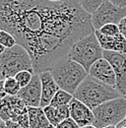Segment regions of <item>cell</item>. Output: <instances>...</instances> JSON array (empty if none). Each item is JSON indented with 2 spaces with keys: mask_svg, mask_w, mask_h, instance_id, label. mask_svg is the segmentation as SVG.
I'll return each instance as SVG.
<instances>
[{
  "mask_svg": "<svg viewBox=\"0 0 126 128\" xmlns=\"http://www.w3.org/2000/svg\"><path fill=\"white\" fill-rule=\"evenodd\" d=\"M0 30L27 49L34 74L48 71L76 42L94 32L91 15L77 0H0Z\"/></svg>",
  "mask_w": 126,
  "mask_h": 128,
  "instance_id": "6da1fadb",
  "label": "cell"
},
{
  "mask_svg": "<svg viewBox=\"0 0 126 128\" xmlns=\"http://www.w3.org/2000/svg\"><path fill=\"white\" fill-rule=\"evenodd\" d=\"M49 72L60 88L71 95H74L81 83L87 78L89 73L79 63L67 56L58 59L53 64Z\"/></svg>",
  "mask_w": 126,
  "mask_h": 128,
  "instance_id": "7a4b0ae2",
  "label": "cell"
},
{
  "mask_svg": "<svg viewBox=\"0 0 126 128\" xmlns=\"http://www.w3.org/2000/svg\"><path fill=\"white\" fill-rule=\"evenodd\" d=\"M73 96L85 104L91 110H94L108 100L122 96L115 88L88 75L78 87Z\"/></svg>",
  "mask_w": 126,
  "mask_h": 128,
  "instance_id": "3957f363",
  "label": "cell"
},
{
  "mask_svg": "<svg viewBox=\"0 0 126 128\" xmlns=\"http://www.w3.org/2000/svg\"><path fill=\"white\" fill-rule=\"evenodd\" d=\"M21 71L34 73L29 52L24 46L17 44L13 48H6L0 55V77L5 80L15 77Z\"/></svg>",
  "mask_w": 126,
  "mask_h": 128,
  "instance_id": "277c9868",
  "label": "cell"
},
{
  "mask_svg": "<svg viewBox=\"0 0 126 128\" xmlns=\"http://www.w3.org/2000/svg\"><path fill=\"white\" fill-rule=\"evenodd\" d=\"M68 58L82 65L89 73L91 66L100 58H104V49L94 32L76 42L68 51Z\"/></svg>",
  "mask_w": 126,
  "mask_h": 128,
  "instance_id": "5b68a950",
  "label": "cell"
},
{
  "mask_svg": "<svg viewBox=\"0 0 126 128\" xmlns=\"http://www.w3.org/2000/svg\"><path fill=\"white\" fill-rule=\"evenodd\" d=\"M94 115V125L104 128L108 125H117L126 116V98L119 96L108 100L93 110Z\"/></svg>",
  "mask_w": 126,
  "mask_h": 128,
  "instance_id": "8992f818",
  "label": "cell"
},
{
  "mask_svg": "<svg viewBox=\"0 0 126 128\" xmlns=\"http://www.w3.org/2000/svg\"><path fill=\"white\" fill-rule=\"evenodd\" d=\"M126 17V8H120L110 0H106L91 15V21L94 31L100 30L102 27L108 24L118 25L120 21Z\"/></svg>",
  "mask_w": 126,
  "mask_h": 128,
  "instance_id": "52a82bcc",
  "label": "cell"
},
{
  "mask_svg": "<svg viewBox=\"0 0 126 128\" xmlns=\"http://www.w3.org/2000/svg\"><path fill=\"white\" fill-rule=\"evenodd\" d=\"M104 58L112 66L115 77V89L122 96H126V54L104 50Z\"/></svg>",
  "mask_w": 126,
  "mask_h": 128,
  "instance_id": "ba28073f",
  "label": "cell"
},
{
  "mask_svg": "<svg viewBox=\"0 0 126 128\" xmlns=\"http://www.w3.org/2000/svg\"><path fill=\"white\" fill-rule=\"evenodd\" d=\"M28 112V106L19 96H7L0 100V117L3 121L15 122L19 115Z\"/></svg>",
  "mask_w": 126,
  "mask_h": 128,
  "instance_id": "9c48e42d",
  "label": "cell"
},
{
  "mask_svg": "<svg viewBox=\"0 0 126 128\" xmlns=\"http://www.w3.org/2000/svg\"><path fill=\"white\" fill-rule=\"evenodd\" d=\"M18 96L22 98L28 108L40 106L42 100V81L40 74H34L32 81L21 89Z\"/></svg>",
  "mask_w": 126,
  "mask_h": 128,
  "instance_id": "30bf717a",
  "label": "cell"
},
{
  "mask_svg": "<svg viewBox=\"0 0 126 128\" xmlns=\"http://www.w3.org/2000/svg\"><path fill=\"white\" fill-rule=\"evenodd\" d=\"M70 117L77 123L79 128L85 127L88 125H94V115L93 110L87 106L85 104L73 98L69 104Z\"/></svg>",
  "mask_w": 126,
  "mask_h": 128,
  "instance_id": "8fae6325",
  "label": "cell"
},
{
  "mask_svg": "<svg viewBox=\"0 0 126 128\" xmlns=\"http://www.w3.org/2000/svg\"><path fill=\"white\" fill-rule=\"evenodd\" d=\"M89 75L110 87L115 88L116 85L115 73L111 64L106 58H100L98 61H96L89 70Z\"/></svg>",
  "mask_w": 126,
  "mask_h": 128,
  "instance_id": "7c38bea8",
  "label": "cell"
},
{
  "mask_svg": "<svg viewBox=\"0 0 126 128\" xmlns=\"http://www.w3.org/2000/svg\"><path fill=\"white\" fill-rule=\"evenodd\" d=\"M40 77L42 81V100H40V106L44 108L48 106L55 96V94L60 90L58 85L52 77L51 73L48 71H44L40 73Z\"/></svg>",
  "mask_w": 126,
  "mask_h": 128,
  "instance_id": "4fadbf2b",
  "label": "cell"
},
{
  "mask_svg": "<svg viewBox=\"0 0 126 128\" xmlns=\"http://www.w3.org/2000/svg\"><path fill=\"white\" fill-rule=\"evenodd\" d=\"M94 34L100 42V44L104 50L114 51L126 54V38L121 34L115 36H108L102 34L98 31H94Z\"/></svg>",
  "mask_w": 126,
  "mask_h": 128,
  "instance_id": "5bb4252c",
  "label": "cell"
},
{
  "mask_svg": "<svg viewBox=\"0 0 126 128\" xmlns=\"http://www.w3.org/2000/svg\"><path fill=\"white\" fill-rule=\"evenodd\" d=\"M42 108H44V112L46 115L49 123L54 127L58 125L60 122H62L63 120L70 117L69 106H53L51 104H48Z\"/></svg>",
  "mask_w": 126,
  "mask_h": 128,
  "instance_id": "9a60e30c",
  "label": "cell"
},
{
  "mask_svg": "<svg viewBox=\"0 0 126 128\" xmlns=\"http://www.w3.org/2000/svg\"><path fill=\"white\" fill-rule=\"evenodd\" d=\"M28 114L31 128H48L52 126L42 106L28 108Z\"/></svg>",
  "mask_w": 126,
  "mask_h": 128,
  "instance_id": "2e32d148",
  "label": "cell"
},
{
  "mask_svg": "<svg viewBox=\"0 0 126 128\" xmlns=\"http://www.w3.org/2000/svg\"><path fill=\"white\" fill-rule=\"evenodd\" d=\"M73 98H74L73 95H71V94H69V93H67V92H65L63 90H59L55 94V96H53V98L51 100L49 104H51L53 106H69V104L71 102Z\"/></svg>",
  "mask_w": 126,
  "mask_h": 128,
  "instance_id": "e0dca14e",
  "label": "cell"
},
{
  "mask_svg": "<svg viewBox=\"0 0 126 128\" xmlns=\"http://www.w3.org/2000/svg\"><path fill=\"white\" fill-rule=\"evenodd\" d=\"M21 89L22 88L15 79V77H10L4 80V90L8 96H18Z\"/></svg>",
  "mask_w": 126,
  "mask_h": 128,
  "instance_id": "ac0fdd59",
  "label": "cell"
},
{
  "mask_svg": "<svg viewBox=\"0 0 126 128\" xmlns=\"http://www.w3.org/2000/svg\"><path fill=\"white\" fill-rule=\"evenodd\" d=\"M79 5L90 15H93L96 10L106 1V0H77Z\"/></svg>",
  "mask_w": 126,
  "mask_h": 128,
  "instance_id": "d6986e66",
  "label": "cell"
},
{
  "mask_svg": "<svg viewBox=\"0 0 126 128\" xmlns=\"http://www.w3.org/2000/svg\"><path fill=\"white\" fill-rule=\"evenodd\" d=\"M0 44L6 48H11L18 44L15 38L10 32L0 30Z\"/></svg>",
  "mask_w": 126,
  "mask_h": 128,
  "instance_id": "ffe728a7",
  "label": "cell"
},
{
  "mask_svg": "<svg viewBox=\"0 0 126 128\" xmlns=\"http://www.w3.org/2000/svg\"><path fill=\"white\" fill-rule=\"evenodd\" d=\"M34 74V73H32L30 71H21L15 76V79L21 86V88H24L32 81Z\"/></svg>",
  "mask_w": 126,
  "mask_h": 128,
  "instance_id": "44dd1931",
  "label": "cell"
},
{
  "mask_svg": "<svg viewBox=\"0 0 126 128\" xmlns=\"http://www.w3.org/2000/svg\"><path fill=\"white\" fill-rule=\"evenodd\" d=\"M98 31L100 32L102 34L108 36H117V34H120L118 25H116V24H108V25H104V27H102Z\"/></svg>",
  "mask_w": 126,
  "mask_h": 128,
  "instance_id": "7402d4cb",
  "label": "cell"
},
{
  "mask_svg": "<svg viewBox=\"0 0 126 128\" xmlns=\"http://www.w3.org/2000/svg\"><path fill=\"white\" fill-rule=\"evenodd\" d=\"M15 122H17L22 128H31V126H30V120H29V114H28V112H24L23 114L19 115L18 118L16 119Z\"/></svg>",
  "mask_w": 126,
  "mask_h": 128,
  "instance_id": "603a6c76",
  "label": "cell"
},
{
  "mask_svg": "<svg viewBox=\"0 0 126 128\" xmlns=\"http://www.w3.org/2000/svg\"><path fill=\"white\" fill-rule=\"evenodd\" d=\"M54 128H79V126L71 117H69V118L63 120L62 122H60Z\"/></svg>",
  "mask_w": 126,
  "mask_h": 128,
  "instance_id": "cb8c5ba5",
  "label": "cell"
},
{
  "mask_svg": "<svg viewBox=\"0 0 126 128\" xmlns=\"http://www.w3.org/2000/svg\"><path fill=\"white\" fill-rule=\"evenodd\" d=\"M118 28H119L120 34L126 38V17L120 21V23L118 24Z\"/></svg>",
  "mask_w": 126,
  "mask_h": 128,
  "instance_id": "d4e9b609",
  "label": "cell"
},
{
  "mask_svg": "<svg viewBox=\"0 0 126 128\" xmlns=\"http://www.w3.org/2000/svg\"><path fill=\"white\" fill-rule=\"evenodd\" d=\"M110 1L120 8H126V0H110Z\"/></svg>",
  "mask_w": 126,
  "mask_h": 128,
  "instance_id": "484cf974",
  "label": "cell"
},
{
  "mask_svg": "<svg viewBox=\"0 0 126 128\" xmlns=\"http://www.w3.org/2000/svg\"><path fill=\"white\" fill-rule=\"evenodd\" d=\"M7 96V94L5 93V90H4V80L0 79V100Z\"/></svg>",
  "mask_w": 126,
  "mask_h": 128,
  "instance_id": "4316f807",
  "label": "cell"
},
{
  "mask_svg": "<svg viewBox=\"0 0 126 128\" xmlns=\"http://www.w3.org/2000/svg\"><path fill=\"white\" fill-rule=\"evenodd\" d=\"M5 122H6V127L7 128H22L17 122H14L12 120H8Z\"/></svg>",
  "mask_w": 126,
  "mask_h": 128,
  "instance_id": "83f0119b",
  "label": "cell"
},
{
  "mask_svg": "<svg viewBox=\"0 0 126 128\" xmlns=\"http://www.w3.org/2000/svg\"><path fill=\"white\" fill-rule=\"evenodd\" d=\"M116 127L117 128H126V120L125 119H123L121 122H119V123L116 125Z\"/></svg>",
  "mask_w": 126,
  "mask_h": 128,
  "instance_id": "f1b7e54d",
  "label": "cell"
},
{
  "mask_svg": "<svg viewBox=\"0 0 126 128\" xmlns=\"http://www.w3.org/2000/svg\"><path fill=\"white\" fill-rule=\"evenodd\" d=\"M5 50H6V48H4V46H3L0 44V55H1V54H2V53L5 51Z\"/></svg>",
  "mask_w": 126,
  "mask_h": 128,
  "instance_id": "f546056e",
  "label": "cell"
},
{
  "mask_svg": "<svg viewBox=\"0 0 126 128\" xmlns=\"http://www.w3.org/2000/svg\"><path fill=\"white\" fill-rule=\"evenodd\" d=\"M0 128H7L6 127V122L3 121L2 123H0Z\"/></svg>",
  "mask_w": 126,
  "mask_h": 128,
  "instance_id": "4dcf8cb0",
  "label": "cell"
},
{
  "mask_svg": "<svg viewBox=\"0 0 126 128\" xmlns=\"http://www.w3.org/2000/svg\"><path fill=\"white\" fill-rule=\"evenodd\" d=\"M82 128H96L94 125H88V126H85V127H82Z\"/></svg>",
  "mask_w": 126,
  "mask_h": 128,
  "instance_id": "1f68e13d",
  "label": "cell"
},
{
  "mask_svg": "<svg viewBox=\"0 0 126 128\" xmlns=\"http://www.w3.org/2000/svg\"><path fill=\"white\" fill-rule=\"evenodd\" d=\"M104 128H117L115 125H108V126H106V127H104Z\"/></svg>",
  "mask_w": 126,
  "mask_h": 128,
  "instance_id": "d6a6232c",
  "label": "cell"
},
{
  "mask_svg": "<svg viewBox=\"0 0 126 128\" xmlns=\"http://www.w3.org/2000/svg\"><path fill=\"white\" fill-rule=\"evenodd\" d=\"M48 1H50V2H62L64 0H48Z\"/></svg>",
  "mask_w": 126,
  "mask_h": 128,
  "instance_id": "836d02e7",
  "label": "cell"
},
{
  "mask_svg": "<svg viewBox=\"0 0 126 128\" xmlns=\"http://www.w3.org/2000/svg\"><path fill=\"white\" fill-rule=\"evenodd\" d=\"M2 122H3V120H2V118L0 117V123H2Z\"/></svg>",
  "mask_w": 126,
  "mask_h": 128,
  "instance_id": "e575fe53",
  "label": "cell"
},
{
  "mask_svg": "<svg viewBox=\"0 0 126 128\" xmlns=\"http://www.w3.org/2000/svg\"><path fill=\"white\" fill-rule=\"evenodd\" d=\"M48 128H54V126H50V127H48Z\"/></svg>",
  "mask_w": 126,
  "mask_h": 128,
  "instance_id": "d590c367",
  "label": "cell"
},
{
  "mask_svg": "<svg viewBox=\"0 0 126 128\" xmlns=\"http://www.w3.org/2000/svg\"><path fill=\"white\" fill-rule=\"evenodd\" d=\"M125 120H126V116H125Z\"/></svg>",
  "mask_w": 126,
  "mask_h": 128,
  "instance_id": "8d00e7d4",
  "label": "cell"
},
{
  "mask_svg": "<svg viewBox=\"0 0 126 128\" xmlns=\"http://www.w3.org/2000/svg\"><path fill=\"white\" fill-rule=\"evenodd\" d=\"M124 98H126V96H124Z\"/></svg>",
  "mask_w": 126,
  "mask_h": 128,
  "instance_id": "74e56055",
  "label": "cell"
}]
</instances>
